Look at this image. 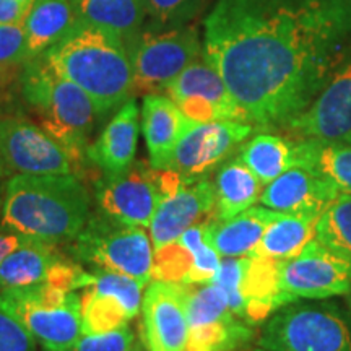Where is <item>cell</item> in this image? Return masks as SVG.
I'll return each mask as SVG.
<instances>
[{
    "mask_svg": "<svg viewBox=\"0 0 351 351\" xmlns=\"http://www.w3.org/2000/svg\"><path fill=\"white\" fill-rule=\"evenodd\" d=\"M280 285L295 300L348 296L351 261L328 251L314 238L296 257L280 261Z\"/></svg>",
    "mask_w": 351,
    "mask_h": 351,
    "instance_id": "cell-12",
    "label": "cell"
},
{
    "mask_svg": "<svg viewBox=\"0 0 351 351\" xmlns=\"http://www.w3.org/2000/svg\"><path fill=\"white\" fill-rule=\"evenodd\" d=\"M254 125L247 122H192L176 145L165 171L202 178L225 163L251 137Z\"/></svg>",
    "mask_w": 351,
    "mask_h": 351,
    "instance_id": "cell-13",
    "label": "cell"
},
{
    "mask_svg": "<svg viewBox=\"0 0 351 351\" xmlns=\"http://www.w3.org/2000/svg\"><path fill=\"white\" fill-rule=\"evenodd\" d=\"M287 129L298 138L351 143V47L311 106Z\"/></svg>",
    "mask_w": 351,
    "mask_h": 351,
    "instance_id": "cell-16",
    "label": "cell"
},
{
    "mask_svg": "<svg viewBox=\"0 0 351 351\" xmlns=\"http://www.w3.org/2000/svg\"><path fill=\"white\" fill-rule=\"evenodd\" d=\"M130 276L98 269L80 291L83 333H101L129 326L142 309V289Z\"/></svg>",
    "mask_w": 351,
    "mask_h": 351,
    "instance_id": "cell-17",
    "label": "cell"
},
{
    "mask_svg": "<svg viewBox=\"0 0 351 351\" xmlns=\"http://www.w3.org/2000/svg\"><path fill=\"white\" fill-rule=\"evenodd\" d=\"M215 285L225 291L231 311L249 326L265 322L283 306L295 302L280 285V261L244 256L223 257Z\"/></svg>",
    "mask_w": 351,
    "mask_h": 351,
    "instance_id": "cell-8",
    "label": "cell"
},
{
    "mask_svg": "<svg viewBox=\"0 0 351 351\" xmlns=\"http://www.w3.org/2000/svg\"><path fill=\"white\" fill-rule=\"evenodd\" d=\"M169 96L161 93L145 95L142 104V132L150 153V165L166 169L176 145L192 124Z\"/></svg>",
    "mask_w": 351,
    "mask_h": 351,
    "instance_id": "cell-23",
    "label": "cell"
},
{
    "mask_svg": "<svg viewBox=\"0 0 351 351\" xmlns=\"http://www.w3.org/2000/svg\"><path fill=\"white\" fill-rule=\"evenodd\" d=\"M295 302L267 320L258 337L262 350L351 351V324L335 306Z\"/></svg>",
    "mask_w": 351,
    "mask_h": 351,
    "instance_id": "cell-6",
    "label": "cell"
},
{
    "mask_svg": "<svg viewBox=\"0 0 351 351\" xmlns=\"http://www.w3.org/2000/svg\"><path fill=\"white\" fill-rule=\"evenodd\" d=\"M0 351H36L32 333L3 309H0Z\"/></svg>",
    "mask_w": 351,
    "mask_h": 351,
    "instance_id": "cell-36",
    "label": "cell"
},
{
    "mask_svg": "<svg viewBox=\"0 0 351 351\" xmlns=\"http://www.w3.org/2000/svg\"><path fill=\"white\" fill-rule=\"evenodd\" d=\"M138 140V106L127 99L114 114L98 140L88 147L86 156L98 165L104 176L122 174L135 163Z\"/></svg>",
    "mask_w": 351,
    "mask_h": 351,
    "instance_id": "cell-22",
    "label": "cell"
},
{
    "mask_svg": "<svg viewBox=\"0 0 351 351\" xmlns=\"http://www.w3.org/2000/svg\"><path fill=\"white\" fill-rule=\"evenodd\" d=\"M5 174H8V169L5 168V165H3L2 158H0V176H5Z\"/></svg>",
    "mask_w": 351,
    "mask_h": 351,
    "instance_id": "cell-39",
    "label": "cell"
},
{
    "mask_svg": "<svg viewBox=\"0 0 351 351\" xmlns=\"http://www.w3.org/2000/svg\"><path fill=\"white\" fill-rule=\"evenodd\" d=\"M33 3L34 0H0V25L21 23Z\"/></svg>",
    "mask_w": 351,
    "mask_h": 351,
    "instance_id": "cell-37",
    "label": "cell"
},
{
    "mask_svg": "<svg viewBox=\"0 0 351 351\" xmlns=\"http://www.w3.org/2000/svg\"><path fill=\"white\" fill-rule=\"evenodd\" d=\"M134 93H161L192 62L204 56V43L194 26L152 28L130 44Z\"/></svg>",
    "mask_w": 351,
    "mask_h": 351,
    "instance_id": "cell-9",
    "label": "cell"
},
{
    "mask_svg": "<svg viewBox=\"0 0 351 351\" xmlns=\"http://www.w3.org/2000/svg\"><path fill=\"white\" fill-rule=\"evenodd\" d=\"M296 156L298 166L328 179L343 194H351V143L300 138Z\"/></svg>",
    "mask_w": 351,
    "mask_h": 351,
    "instance_id": "cell-29",
    "label": "cell"
},
{
    "mask_svg": "<svg viewBox=\"0 0 351 351\" xmlns=\"http://www.w3.org/2000/svg\"><path fill=\"white\" fill-rule=\"evenodd\" d=\"M60 262L52 244L26 239L0 263V291L47 282Z\"/></svg>",
    "mask_w": 351,
    "mask_h": 351,
    "instance_id": "cell-28",
    "label": "cell"
},
{
    "mask_svg": "<svg viewBox=\"0 0 351 351\" xmlns=\"http://www.w3.org/2000/svg\"><path fill=\"white\" fill-rule=\"evenodd\" d=\"M215 207L217 192L215 182L210 181L208 176H176L173 187L160 204L150 225V238L155 252L178 239L189 228L212 218Z\"/></svg>",
    "mask_w": 351,
    "mask_h": 351,
    "instance_id": "cell-18",
    "label": "cell"
},
{
    "mask_svg": "<svg viewBox=\"0 0 351 351\" xmlns=\"http://www.w3.org/2000/svg\"><path fill=\"white\" fill-rule=\"evenodd\" d=\"M44 59L93 101L98 116L121 108L134 93V70L127 46L116 34L80 21Z\"/></svg>",
    "mask_w": 351,
    "mask_h": 351,
    "instance_id": "cell-3",
    "label": "cell"
},
{
    "mask_svg": "<svg viewBox=\"0 0 351 351\" xmlns=\"http://www.w3.org/2000/svg\"><path fill=\"white\" fill-rule=\"evenodd\" d=\"M83 23L121 38L127 47L142 33L148 15L147 0H72Z\"/></svg>",
    "mask_w": 351,
    "mask_h": 351,
    "instance_id": "cell-26",
    "label": "cell"
},
{
    "mask_svg": "<svg viewBox=\"0 0 351 351\" xmlns=\"http://www.w3.org/2000/svg\"><path fill=\"white\" fill-rule=\"evenodd\" d=\"M178 173L134 163L122 174L96 182V200L103 215L124 225L150 228L158 207L173 187Z\"/></svg>",
    "mask_w": 351,
    "mask_h": 351,
    "instance_id": "cell-10",
    "label": "cell"
},
{
    "mask_svg": "<svg viewBox=\"0 0 351 351\" xmlns=\"http://www.w3.org/2000/svg\"><path fill=\"white\" fill-rule=\"evenodd\" d=\"M205 223L184 231L178 239L155 252L153 280L182 285L212 283L223 257L205 239Z\"/></svg>",
    "mask_w": 351,
    "mask_h": 351,
    "instance_id": "cell-20",
    "label": "cell"
},
{
    "mask_svg": "<svg viewBox=\"0 0 351 351\" xmlns=\"http://www.w3.org/2000/svg\"><path fill=\"white\" fill-rule=\"evenodd\" d=\"M254 351H265V350H262V348H261V346H258V350H254Z\"/></svg>",
    "mask_w": 351,
    "mask_h": 351,
    "instance_id": "cell-40",
    "label": "cell"
},
{
    "mask_svg": "<svg viewBox=\"0 0 351 351\" xmlns=\"http://www.w3.org/2000/svg\"><path fill=\"white\" fill-rule=\"evenodd\" d=\"M90 218V197L75 174H16L7 182L2 225L26 239L62 244Z\"/></svg>",
    "mask_w": 351,
    "mask_h": 351,
    "instance_id": "cell-2",
    "label": "cell"
},
{
    "mask_svg": "<svg viewBox=\"0 0 351 351\" xmlns=\"http://www.w3.org/2000/svg\"><path fill=\"white\" fill-rule=\"evenodd\" d=\"M351 47V0H215L204 56L249 124L282 129L304 112Z\"/></svg>",
    "mask_w": 351,
    "mask_h": 351,
    "instance_id": "cell-1",
    "label": "cell"
},
{
    "mask_svg": "<svg viewBox=\"0 0 351 351\" xmlns=\"http://www.w3.org/2000/svg\"><path fill=\"white\" fill-rule=\"evenodd\" d=\"M0 309L19 320L44 351H72L83 335L80 291L52 282L3 289Z\"/></svg>",
    "mask_w": 351,
    "mask_h": 351,
    "instance_id": "cell-5",
    "label": "cell"
},
{
    "mask_svg": "<svg viewBox=\"0 0 351 351\" xmlns=\"http://www.w3.org/2000/svg\"><path fill=\"white\" fill-rule=\"evenodd\" d=\"M25 241L26 238L16 232H0V263L5 261V257L10 256L15 249H19Z\"/></svg>",
    "mask_w": 351,
    "mask_h": 351,
    "instance_id": "cell-38",
    "label": "cell"
},
{
    "mask_svg": "<svg viewBox=\"0 0 351 351\" xmlns=\"http://www.w3.org/2000/svg\"><path fill=\"white\" fill-rule=\"evenodd\" d=\"M21 91L41 127L64 148L73 165L85 161L88 138L98 117L93 101L43 56L23 65Z\"/></svg>",
    "mask_w": 351,
    "mask_h": 351,
    "instance_id": "cell-4",
    "label": "cell"
},
{
    "mask_svg": "<svg viewBox=\"0 0 351 351\" xmlns=\"http://www.w3.org/2000/svg\"><path fill=\"white\" fill-rule=\"evenodd\" d=\"M78 25L72 0H34L23 20L29 60L46 54Z\"/></svg>",
    "mask_w": 351,
    "mask_h": 351,
    "instance_id": "cell-25",
    "label": "cell"
},
{
    "mask_svg": "<svg viewBox=\"0 0 351 351\" xmlns=\"http://www.w3.org/2000/svg\"><path fill=\"white\" fill-rule=\"evenodd\" d=\"M339 194V189L328 179L311 169L295 166L267 184L258 202L263 207L280 213L320 217Z\"/></svg>",
    "mask_w": 351,
    "mask_h": 351,
    "instance_id": "cell-21",
    "label": "cell"
},
{
    "mask_svg": "<svg viewBox=\"0 0 351 351\" xmlns=\"http://www.w3.org/2000/svg\"><path fill=\"white\" fill-rule=\"evenodd\" d=\"M315 239L328 251L351 261V194L340 192L315 223Z\"/></svg>",
    "mask_w": 351,
    "mask_h": 351,
    "instance_id": "cell-32",
    "label": "cell"
},
{
    "mask_svg": "<svg viewBox=\"0 0 351 351\" xmlns=\"http://www.w3.org/2000/svg\"><path fill=\"white\" fill-rule=\"evenodd\" d=\"M263 184L247 168L239 155L225 161L215 178L217 207L215 219H228L254 207L262 195Z\"/></svg>",
    "mask_w": 351,
    "mask_h": 351,
    "instance_id": "cell-27",
    "label": "cell"
},
{
    "mask_svg": "<svg viewBox=\"0 0 351 351\" xmlns=\"http://www.w3.org/2000/svg\"><path fill=\"white\" fill-rule=\"evenodd\" d=\"M189 340L186 351H239L254 339V328L239 319L215 283L189 285Z\"/></svg>",
    "mask_w": 351,
    "mask_h": 351,
    "instance_id": "cell-11",
    "label": "cell"
},
{
    "mask_svg": "<svg viewBox=\"0 0 351 351\" xmlns=\"http://www.w3.org/2000/svg\"><path fill=\"white\" fill-rule=\"evenodd\" d=\"M189 285L153 280L142 300V332L148 351H186Z\"/></svg>",
    "mask_w": 351,
    "mask_h": 351,
    "instance_id": "cell-19",
    "label": "cell"
},
{
    "mask_svg": "<svg viewBox=\"0 0 351 351\" xmlns=\"http://www.w3.org/2000/svg\"><path fill=\"white\" fill-rule=\"evenodd\" d=\"M75 252L96 269L130 276L143 287L153 282L155 249L145 228L124 225L116 219H88L75 238Z\"/></svg>",
    "mask_w": 351,
    "mask_h": 351,
    "instance_id": "cell-7",
    "label": "cell"
},
{
    "mask_svg": "<svg viewBox=\"0 0 351 351\" xmlns=\"http://www.w3.org/2000/svg\"><path fill=\"white\" fill-rule=\"evenodd\" d=\"M165 93L178 104L184 116L195 122H247V117L231 95L225 80L205 56L174 78L166 86Z\"/></svg>",
    "mask_w": 351,
    "mask_h": 351,
    "instance_id": "cell-14",
    "label": "cell"
},
{
    "mask_svg": "<svg viewBox=\"0 0 351 351\" xmlns=\"http://www.w3.org/2000/svg\"><path fill=\"white\" fill-rule=\"evenodd\" d=\"M239 158L263 186L275 181L285 171L298 166L296 142L280 135L258 134L243 143Z\"/></svg>",
    "mask_w": 351,
    "mask_h": 351,
    "instance_id": "cell-31",
    "label": "cell"
},
{
    "mask_svg": "<svg viewBox=\"0 0 351 351\" xmlns=\"http://www.w3.org/2000/svg\"><path fill=\"white\" fill-rule=\"evenodd\" d=\"M280 212L267 207H254L244 210L228 219L205 221V239L221 257H244L254 252L261 243L263 232L280 217Z\"/></svg>",
    "mask_w": 351,
    "mask_h": 351,
    "instance_id": "cell-24",
    "label": "cell"
},
{
    "mask_svg": "<svg viewBox=\"0 0 351 351\" xmlns=\"http://www.w3.org/2000/svg\"><path fill=\"white\" fill-rule=\"evenodd\" d=\"M0 158L8 173L72 174L75 165L41 125L21 117H0Z\"/></svg>",
    "mask_w": 351,
    "mask_h": 351,
    "instance_id": "cell-15",
    "label": "cell"
},
{
    "mask_svg": "<svg viewBox=\"0 0 351 351\" xmlns=\"http://www.w3.org/2000/svg\"><path fill=\"white\" fill-rule=\"evenodd\" d=\"M208 0H147L153 28L189 25L207 7Z\"/></svg>",
    "mask_w": 351,
    "mask_h": 351,
    "instance_id": "cell-33",
    "label": "cell"
},
{
    "mask_svg": "<svg viewBox=\"0 0 351 351\" xmlns=\"http://www.w3.org/2000/svg\"><path fill=\"white\" fill-rule=\"evenodd\" d=\"M317 218L314 215L282 213L274 223H270L263 232L261 243L249 256L274 258V261H288L296 257L315 238Z\"/></svg>",
    "mask_w": 351,
    "mask_h": 351,
    "instance_id": "cell-30",
    "label": "cell"
},
{
    "mask_svg": "<svg viewBox=\"0 0 351 351\" xmlns=\"http://www.w3.org/2000/svg\"><path fill=\"white\" fill-rule=\"evenodd\" d=\"M348 298H350V304H351V291H350V295H348Z\"/></svg>",
    "mask_w": 351,
    "mask_h": 351,
    "instance_id": "cell-41",
    "label": "cell"
},
{
    "mask_svg": "<svg viewBox=\"0 0 351 351\" xmlns=\"http://www.w3.org/2000/svg\"><path fill=\"white\" fill-rule=\"evenodd\" d=\"M29 60L23 21L0 25V73Z\"/></svg>",
    "mask_w": 351,
    "mask_h": 351,
    "instance_id": "cell-34",
    "label": "cell"
},
{
    "mask_svg": "<svg viewBox=\"0 0 351 351\" xmlns=\"http://www.w3.org/2000/svg\"><path fill=\"white\" fill-rule=\"evenodd\" d=\"M135 335L129 326L101 333H83L72 351H134Z\"/></svg>",
    "mask_w": 351,
    "mask_h": 351,
    "instance_id": "cell-35",
    "label": "cell"
}]
</instances>
